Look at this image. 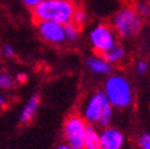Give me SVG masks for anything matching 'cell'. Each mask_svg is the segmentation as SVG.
I'll return each mask as SVG.
<instances>
[{
    "mask_svg": "<svg viewBox=\"0 0 150 149\" xmlns=\"http://www.w3.org/2000/svg\"><path fill=\"white\" fill-rule=\"evenodd\" d=\"M100 138V149H123L126 143L123 132L119 130L118 128L107 126L103 128L99 132Z\"/></svg>",
    "mask_w": 150,
    "mask_h": 149,
    "instance_id": "ba28073f",
    "label": "cell"
},
{
    "mask_svg": "<svg viewBox=\"0 0 150 149\" xmlns=\"http://www.w3.org/2000/svg\"><path fill=\"white\" fill-rule=\"evenodd\" d=\"M110 26L117 36L123 39H133L142 30V18L133 7H122L112 15Z\"/></svg>",
    "mask_w": 150,
    "mask_h": 149,
    "instance_id": "277c9868",
    "label": "cell"
},
{
    "mask_svg": "<svg viewBox=\"0 0 150 149\" xmlns=\"http://www.w3.org/2000/svg\"><path fill=\"white\" fill-rule=\"evenodd\" d=\"M13 85V78L7 73H0V89H9Z\"/></svg>",
    "mask_w": 150,
    "mask_h": 149,
    "instance_id": "e0dca14e",
    "label": "cell"
},
{
    "mask_svg": "<svg viewBox=\"0 0 150 149\" xmlns=\"http://www.w3.org/2000/svg\"><path fill=\"white\" fill-rule=\"evenodd\" d=\"M81 35V27L76 26L75 23H67L64 24V36L66 41H76Z\"/></svg>",
    "mask_w": 150,
    "mask_h": 149,
    "instance_id": "4fadbf2b",
    "label": "cell"
},
{
    "mask_svg": "<svg viewBox=\"0 0 150 149\" xmlns=\"http://www.w3.org/2000/svg\"><path fill=\"white\" fill-rule=\"evenodd\" d=\"M114 108L110 105L109 99L106 98L102 90H95L86 98L82 106V117L88 125L99 128L110 126L112 121Z\"/></svg>",
    "mask_w": 150,
    "mask_h": 149,
    "instance_id": "6da1fadb",
    "label": "cell"
},
{
    "mask_svg": "<svg viewBox=\"0 0 150 149\" xmlns=\"http://www.w3.org/2000/svg\"><path fill=\"white\" fill-rule=\"evenodd\" d=\"M137 145L139 149H150V133L144 132L137 138Z\"/></svg>",
    "mask_w": 150,
    "mask_h": 149,
    "instance_id": "2e32d148",
    "label": "cell"
},
{
    "mask_svg": "<svg viewBox=\"0 0 150 149\" xmlns=\"http://www.w3.org/2000/svg\"><path fill=\"white\" fill-rule=\"evenodd\" d=\"M55 149H74L72 146H70L69 144H66V143H63V144H59V145L56 146Z\"/></svg>",
    "mask_w": 150,
    "mask_h": 149,
    "instance_id": "44dd1931",
    "label": "cell"
},
{
    "mask_svg": "<svg viewBox=\"0 0 150 149\" xmlns=\"http://www.w3.org/2000/svg\"><path fill=\"white\" fill-rule=\"evenodd\" d=\"M88 20V15H87V11H84L82 8H76L74 12V18H72V23H75L76 26H84L87 23Z\"/></svg>",
    "mask_w": 150,
    "mask_h": 149,
    "instance_id": "9a60e30c",
    "label": "cell"
},
{
    "mask_svg": "<svg viewBox=\"0 0 150 149\" xmlns=\"http://www.w3.org/2000/svg\"><path fill=\"white\" fill-rule=\"evenodd\" d=\"M1 55H3V54H1V50H0V58H1Z\"/></svg>",
    "mask_w": 150,
    "mask_h": 149,
    "instance_id": "cb8c5ba5",
    "label": "cell"
},
{
    "mask_svg": "<svg viewBox=\"0 0 150 149\" xmlns=\"http://www.w3.org/2000/svg\"><path fill=\"white\" fill-rule=\"evenodd\" d=\"M39 103H40L39 96H32L31 98L25 102L24 108L22 109L20 115H19V121L22 122V124H27V122L32 121V118L35 117L38 109H39Z\"/></svg>",
    "mask_w": 150,
    "mask_h": 149,
    "instance_id": "30bf717a",
    "label": "cell"
},
{
    "mask_svg": "<svg viewBox=\"0 0 150 149\" xmlns=\"http://www.w3.org/2000/svg\"><path fill=\"white\" fill-rule=\"evenodd\" d=\"M134 9L141 18H147L150 16V1L149 0H138L135 3Z\"/></svg>",
    "mask_w": 150,
    "mask_h": 149,
    "instance_id": "5bb4252c",
    "label": "cell"
},
{
    "mask_svg": "<svg viewBox=\"0 0 150 149\" xmlns=\"http://www.w3.org/2000/svg\"><path fill=\"white\" fill-rule=\"evenodd\" d=\"M25 74L24 73H20V74H19V77H18V79H19V82H24L25 81Z\"/></svg>",
    "mask_w": 150,
    "mask_h": 149,
    "instance_id": "7402d4cb",
    "label": "cell"
},
{
    "mask_svg": "<svg viewBox=\"0 0 150 149\" xmlns=\"http://www.w3.org/2000/svg\"><path fill=\"white\" fill-rule=\"evenodd\" d=\"M103 93L114 109H127L133 105L134 90L126 75L121 73H111L103 83Z\"/></svg>",
    "mask_w": 150,
    "mask_h": 149,
    "instance_id": "7a4b0ae2",
    "label": "cell"
},
{
    "mask_svg": "<svg viewBox=\"0 0 150 149\" xmlns=\"http://www.w3.org/2000/svg\"><path fill=\"white\" fill-rule=\"evenodd\" d=\"M22 1H23V3H24L27 7H30V8H32V9H34L35 7L38 6V4L40 3L42 0H22Z\"/></svg>",
    "mask_w": 150,
    "mask_h": 149,
    "instance_id": "ffe728a7",
    "label": "cell"
},
{
    "mask_svg": "<svg viewBox=\"0 0 150 149\" xmlns=\"http://www.w3.org/2000/svg\"><path fill=\"white\" fill-rule=\"evenodd\" d=\"M75 9L76 6L74 0H42L32 14L36 22L51 20L64 26L72 22Z\"/></svg>",
    "mask_w": 150,
    "mask_h": 149,
    "instance_id": "3957f363",
    "label": "cell"
},
{
    "mask_svg": "<svg viewBox=\"0 0 150 149\" xmlns=\"http://www.w3.org/2000/svg\"><path fill=\"white\" fill-rule=\"evenodd\" d=\"M102 55L105 56V58H106L111 65H118V63H121V62L125 61L126 50H125V47L122 46V44H119L118 42H117L115 44H112L106 53H103Z\"/></svg>",
    "mask_w": 150,
    "mask_h": 149,
    "instance_id": "8fae6325",
    "label": "cell"
},
{
    "mask_svg": "<svg viewBox=\"0 0 150 149\" xmlns=\"http://www.w3.org/2000/svg\"><path fill=\"white\" fill-rule=\"evenodd\" d=\"M83 149H100L99 130L93 125H88L83 141Z\"/></svg>",
    "mask_w": 150,
    "mask_h": 149,
    "instance_id": "7c38bea8",
    "label": "cell"
},
{
    "mask_svg": "<svg viewBox=\"0 0 150 149\" xmlns=\"http://www.w3.org/2000/svg\"><path fill=\"white\" fill-rule=\"evenodd\" d=\"M1 54L4 56H7V58H11V56L15 55V50L9 46V44H4L3 48H1Z\"/></svg>",
    "mask_w": 150,
    "mask_h": 149,
    "instance_id": "d6986e66",
    "label": "cell"
},
{
    "mask_svg": "<svg viewBox=\"0 0 150 149\" xmlns=\"http://www.w3.org/2000/svg\"><path fill=\"white\" fill-rule=\"evenodd\" d=\"M38 32L44 42L51 44H60L66 41L64 26L51 20H40L36 22Z\"/></svg>",
    "mask_w": 150,
    "mask_h": 149,
    "instance_id": "52a82bcc",
    "label": "cell"
},
{
    "mask_svg": "<svg viewBox=\"0 0 150 149\" xmlns=\"http://www.w3.org/2000/svg\"><path fill=\"white\" fill-rule=\"evenodd\" d=\"M88 124L81 114H71L66 118L63 124L64 143L74 149H83V141Z\"/></svg>",
    "mask_w": 150,
    "mask_h": 149,
    "instance_id": "5b68a950",
    "label": "cell"
},
{
    "mask_svg": "<svg viewBox=\"0 0 150 149\" xmlns=\"http://www.w3.org/2000/svg\"><path fill=\"white\" fill-rule=\"evenodd\" d=\"M4 105V96L3 94H0V108Z\"/></svg>",
    "mask_w": 150,
    "mask_h": 149,
    "instance_id": "603a6c76",
    "label": "cell"
},
{
    "mask_svg": "<svg viewBox=\"0 0 150 149\" xmlns=\"http://www.w3.org/2000/svg\"><path fill=\"white\" fill-rule=\"evenodd\" d=\"M135 71H137V74H139V75L146 74V73L149 71V63H147L146 61H144V59L138 61L137 65H135Z\"/></svg>",
    "mask_w": 150,
    "mask_h": 149,
    "instance_id": "ac0fdd59",
    "label": "cell"
},
{
    "mask_svg": "<svg viewBox=\"0 0 150 149\" xmlns=\"http://www.w3.org/2000/svg\"><path fill=\"white\" fill-rule=\"evenodd\" d=\"M88 42L95 53L103 54L117 43V34L110 24L97 23L88 31Z\"/></svg>",
    "mask_w": 150,
    "mask_h": 149,
    "instance_id": "8992f818",
    "label": "cell"
},
{
    "mask_svg": "<svg viewBox=\"0 0 150 149\" xmlns=\"http://www.w3.org/2000/svg\"><path fill=\"white\" fill-rule=\"evenodd\" d=\"M86 67L88 71L98 77H107L112 71V65L102 54H94L86 59Z\"/></svg>",
    "mask_w": 150,
    "mask_h": 149,
    "instance_id": "9c48e42d",
    "label": "cell"
},
{
    "mask_svg": "<svg viewBox=\"0 0 150 149\" xmlns=\"http://www.w3.org/2000/svg\"><path fill=\"white\" fill-rule=\"evenodd\" d=\"M78 1H79V0H78Z\"/></svg>",
    "mask_w": 150,
    "mask_h": 149,
    "instance_id": "d4e9b609",
    "label": "cell"
}]
</instances>
